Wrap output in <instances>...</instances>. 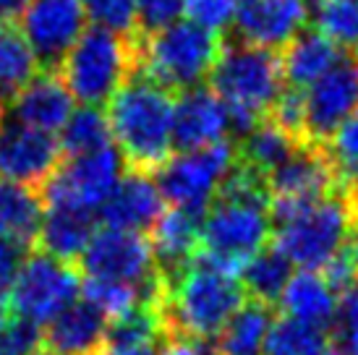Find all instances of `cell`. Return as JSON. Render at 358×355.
Instances as JSON below:
<instances>
[{
  "mask_svg": "<svg viewBox=\"0 0 358 355\" xmlns=\"http://www.w3.org/2000/svg\"><path fill=\"white\" fill-rule=\"evenodd\" d=\"M269 236L272 217L264 178L238 162L222 183L217 198L201 215L199 256L225 272L241 275L243 264L267 248Z\"/></svg>",
  "mask_w": 358,
  "mask_h": 355,
  "instance_id": "6da1fadb",
  "label": "cell"
},
{
  "mask_svg": "<svg viewBox=\"0 0 358 355\" xmlns=\"http://www.w3.org/2000/svg\"><path fill=\"white\" fill-rule=\"evenodd\" d=\"M243 303L246 293L238 275L196 254L189 266L165 280L159 316L165 335L212 342Z\"/></svg>",
  "mask_w": 358,
  "mask_h": 355,
  "instance_id": "7a4b0ae2",
  "label": "cell"
},
{
  "mask_svg": "<svg viewBox=\"0 0 358 355\" xmlns=\"http://www.w3.org/2000/svg\"><path fill=\"white\" fill-rule=\"evenodd\" d=\"M275 248L290 266L322 272L350 246L358 227L353 198L343 191L306 201H269Z\"/></svg>",
  "mask_w": 358,
  "mask_h": 355,
  "instance_id": "3957f363",
  "label": "cell"
},
{
  "mask_svg": "<svg viewBox=\"0 0 358 355\" xmlns=\"http://www.w3.org/2000/svg\"><path fill=\"white\" fill-rule=\"evenodd\" d=\"M176 97L144 73L134 71L108 102L110 133L126 168L157 173L173 157Z\"/></svg>",
  "mask_w": 358,
  "mask_h": 355,
  "instance_id": "277c9868",
  "label": "cell"
},
{
  "mask_svg": "<svg viewBox=\"0 0 358 355\" xmlns=\"http://www.w3.org/2000/svg\"><path fill=\"white\" fill-rule=\"evenodd\" d=\"M209 84L228 108L230 129L241 136L269 118L285 89L278 55L243 42L222 45V52L209 73Z\"/></svg>",
  "mask_w": 358,
  "mask_h": 355,
  "instance_id": "5b68a950",
  "label": "cell"
},
{
  "mask_svg": "<svg viewBox=\"0 0 358 355\" xmlns=\"http://www.w3.org/2000/svg\"><path fill=\"white\" fill-rule=\"evenodd\" d=\"M136 71L168 92H186L209 79L222 52L217 31L180 19L155 34H136Z\"/></svg>",
  "mask_w": 358,
  "mask_h": 355,
  "instance_id": "8992f818",
  "label": "cell"
},
{
  "mask_svg": "<svg viewBox=\"0 0 358 355\" xmlns=\"http://www.w3.org/2000/svg\"><path fill=\"white\" fill-rule=\"evenodd\" d=\"M136 71L134 37H120L100 27H90L58 66V79L81 105L100 108L113 99Z\"/></svg>",
  "mask_w": 358,
  "mask_h": 355,
  "instance_id": "52a82bcc",
  "label": "cell"
},
{
  "mask_svg": "<svg viewBox=\"0 0 358 355\" xmlns=\"http://www.w3.org/2000/svg\"><path fill=\"white\" fill-rule=\"evenodd\" d=\"M238 165L236 147L217 144V147L178 152L157 170L155 183L159 188L162 201L170 209H183L191 215H204L209 204L217 198L222 183Z\"/></svg>",
  "mask_w": 358,
  "mask_h": 355,
  "instance_id": "ba28073f",
  "label": "cell"
},
{
  "mask_svg": "<svg viewBox=\"0 0 358 355\" xmlns=\"http://www.w3.org/2000/svg\"><path fill=\"white\" fill-rule=\"evenodd\" d=\"M81 298V277L66 261L31 254L24 259L8 296L10 314L34 326L50 324L58 314Z\"/></svg>",
  "mask_w": 358,
  "mask_h": 355,
  "instance_id": "9c48e42d",
  "label": "cell"
},
{
  "mask_svg": "<svg viewBox=\"0 0 358 355\" xmlns=\"http://www.w3.org/2000/svg\"><path fill=\"white\" fill-rule=\"evenodd\" d=\"M126 173V162L113 144L97 152L63 157L50 180L40 188L45 207H69L97 215Z\"/></svg>",
  "mask_w": 358,
  "mask_h": 355,
  "instance_id": "30bf717a",
  "label": "cell"
},
{
  "mask_svg": "<svg viewBox=\"0 0 358 355\" xmlns=\"http://www.w3.org/2000/svg\"><path fill=\"white\" fill-rule=\"evenodd\" d=\"M87 280H105L150 290L162 280L150 238L144 233L102 227L79 256Z\"/></svg>",
  "mask_w": 358,
  "mask_h": 355,
  "instance_id": "8fae6325",
  "label": "cell"
},
{
  "mask_svg": "<svg viewBox=\"0 0 358 355\" xmlns=\"http://www.w3.org/2000/svg\"><path fill=\"white\" fill-rule=\"evenodd\" d=\"M358 110V55L345 52L303 92V141L324 147Z\"/></svg>",
  "mask_w": 358,
  "mask_h": 355,
  "instance_id": "7c38bea8",
  "label": "cell"
},
{
  "mask_svg": "<svg viewBox=\"0 0 358 355\" xmlns=\"http://www.w3.org/2000/svg\"><path fill=\"white\" fill-rule=\"evenodd\" d=\"M87 31L81 0H31L21 16V34L29 42L42 71L55 73L69 50Z\"/></svg>",
  "mask_w": 358,
  "mask_h": 355,
  "instance_id": "4fadbf2b",
  "label": "cell"
},
{
  "mask_svg": "<svg viewBox=\"0 0 358 355\" xmlns=\"http://www.w3.org/2000/svg\"><path fill=\"white\" fill-rule=\"evenodd\" d=\"M63 162L58 138L24 129L3 115L0 120V180L42 188Z\"/></svg>",
  "mask_w": 358,
  "mask_h": 355,
  "instance_id": "5bb4252c",
  "label": "cell"
},
{
  "mask_svg": "<svg viewBox=\"0 0 358 355\" xmlns=\"http://www.w3.org/2000/svg\"><path fill=\"white\" fill-rule=\"evenodd\" d=\"M306 21L308 6L303 0H238L233 34L236 42L272 52L299 37Z\"/></svg>",
  "mask_w": 358,
  "mask_h": 355,
  "instance_id": "9a60e30c",
  "label": "cell"
},
{
  "mask_svg": "<svg viewBox=\"0 0 358 355\" xmlns=\"http://www.w3.org/2000/svg\"><path fill=\"white\" fill-rule=\"evenodd\" d=\"M230 115L222 99L207 87L180 92L173 110V149L194 152L225 144L230 133Z\"/></svg>",
  "mask_w": 358,
  "mask_h": 355,
  "instance_id": "2e32d148",
  "label": "cell"
},
{
  "mask_svg": "<svg viewBox=\"0 0 358 355\" xmlns=\"http://www.w3.org/2000/svg\"><path fill=\"white\" fill-rule=\"evenodd\" d=\"M269 201H306L340 191L335 170L322 147L299 144L264 178Z\"/></svg>",
  "mask_w": 358,
  "mask_h": 355,
  "instance_id": "e0dca14e",
  "label": "cell"
},
{
  "mask_svg": "<svg viewBox=\"0 0 358 355\" xmlns=\"http://www.w3.org/2000/svg\"><path fill=\"white\" fill-rule=\"evenodd\" d=\"M165 212V201L159 196V188L150 173L129 170L120 175L118 186L113 188L108 201L102 204L100 217L105 227L113 230H129V233H144Z\"/></svg>",
  "mask_w": 358,
  "mask_h": 355,
  "instance_id": "ac0fdd59",
  "label": "cell"
},
{
  "mask_svg": "<svg viewBox=\"0 0 358 355\" xmlns=\"http://www.w3.org/2000/svg\"><path fill=\"white\" fill-rule=\"evenodd\" d=\"M73 113V97L63 87L58 73L42 71L37 79L27 84L6 108V118L24 129H34L42 133H55L66 126Z\"/></svg>",
  "mask_w": 358,
  "mask_h": 355,
  "instance_id": "d6986e66",
  "label": "cell"
},
{
  "mask_svg": "<svg viewBox=\"0 0 358 355\" xmlns=\"http://www.w3.org/2000/svg\"><path fill=\"white\" fill-rule=\"evenodd\" d=\"M108 319L76 300L42 326V355H97L108 345Z\"/></svg>",
  "mask_w": 358,
  "mask_h": 355,
  "instance_id": "ffe728a7",
  "label": "cell"
},
{
  "mask_svg": "<svg viewBox=\"0 0 358 355\" xmlns=\"http://www.w3.org/2000/svg\"><path fill=\"white\" fill-rule=\"evenodd\" d=\"M278 303L285 311V319L319 329V332H327L335 308H338V293L332 290L322 272L299 269L290 275Z\"/></svg>",
  "mask_w": 358,
  "mask_h": 355,
  "instance_id": "44dd1931",
  "label": "cell"
},
{
  "mask_svg": "<svg viewBox=\"0 0 358 355\" xmlns=\"http://www.w3.org/2000/svg\"><path fill=\"white\" fill-rule=\"evenodd\" d=\"M199 215H191L183 209H168L152 225V251L157 259L162 277L178 275L183 266H189L199 254Z\"/></svg>",
  "mask_w": 358,
  "mask_h": 355,
  "instance_id": "7402d4cb",
  "label": "cell"
},
{
  "mask_svg": "<svg viewBox=\"0 0 358 355\" xmlns=\"http://www.w3.org/2000/svg\"><path fill=\"white\" fill-rule=\"evenodd\" d=\"M343 55L345 50L338 48L327 34H322L319 29H303L282 48V58H280L282 81L290 89L303 92L317 79H322Z\"/></svg>",
  "mask_w": 358,
  "mask_h": 355,
  "instance_id": "603a6c76",
  "label": "cell"
},
{
  "mask_svg": "<svg viewBox=\"0 0 358 355\" xmlns=\"http://www.w3.org/2000/svg\"><path fill=\"white\" fill-rule=\"evenodd\" d=\"M45 217V198L40 188L0 180V243L27 248L37 243Z\"/></svg>",
  "mask_w": 358,
  "mask_h": 355,
  "instance_id": "cb8c5ba5",
  "label": "cell"
},
{
  "mask_svg": "<svg viewBox=\"0 0 358 355\" xmlns=\"http://www.w3.org/2000/svg\"><path fill=\"white\" fill-rule=\"evenodd\" d=\"M94 215L69 207H45V217L40 225V251L58 261H73L90 246L94 230Z\"/></svg>",
  "mask_w": 358,
  "mask_h": 355,
  "instance_id": "d4e9b609",
  "label": "cell"
},
{
  "mask_svg": "<svg viewBox=\"0 0 358 355\" xmlns=\"http://www.w3.org/2000/svg\"><path fill=\"white\" fill-rule=\"evenodd\" d=\"M275 324V311L264 303L249 300L236 311L212 347L215 355H262L269 329Z\"/></svg>",
  "mask_w": 358,
  "mask_h": 355,
  "instance_id": "484cf974",
  "label": "cell"
},
{
  "mask_svg": "<svg viewBox=\"0 0 358 355\" xmlns=\"http://www.w3.org/2000/svg\"><path fill=\"white\" fill-rule=\"evenodd\" d=\"M42 73L27 37L13 24H0V108Z\"/></svg>",
  "mask_w": 358,
  "mask_h": 355,
  "instance_id": "4316f807",
  "label": "cell"
},
{
  "mask_svg": "<svg viewBox=\"0 0 358 355\" xmlns=\"http://www.w3.org/2000/svg\"><path fill=\"white\" fill-rule=\"evenodd\" d=\"M299 144L303 141L282 131L275 120L264 118L249 133H243L241 144L236 147V154L243 168H249L259 178H267Z\"/></svg>",
  "mask_w": 358,
  "mask_h": 355,
  "instance_id": "83f0119b",
  "label": "cell"
},
{
  "mask_svg": "<svg viewBox=\"0 0 358 355\" xmlns=\"http://www.w3.org/2000/svg\"><path fill=\"white\" fill-rule=\"evenodd\" d=\"M290 275L293 272H290L288 259L282 256L275 246H267L243 264L238 280L241 285H243V293H249L251 300L272 308L280 300V296H282Z\"/></svg>",
  "mask_w": 358,
  "mask_h": 355,
  "instance_id": "f1b7e54d",
  "label": "cell"
},
{
  "mask_svg": "<svg viewBox=\"0 0 358 355\" xmlns=\"http://www.w3.org/2000/svg\"><path fill=\"white\" fill-rule=\"evenodd\" d=\"M58 144L63 157H76V154L110 147L113 133H110L108 113L102 108H90V105L76 108L66 120V126L60 129Z\"/></svg>",
  "mask_w": 358,
  "mask_h": 355,
  "instance_id": "f546056e",
  "label": "cell"
},
{
  "mask_svg": "<svg viewBox=\"0 0 358 355\" xmlns=\"http://www.w3.org/2000/svg\"><path fill=\"white\" fill-rule=\"evenodd\" d=\"M324 154H327L329 165L335 170V180L338 188L345 196H358V110L350 115L335 136L324 144Z\"/></svg>",
  "mask_w": 358,
  "mask_h": 355,
  "instance_id": "4dcf8cb0",
  "label": "cell"
},
{
  "mask_svg": "<svg viewBox=\"0 0 358 355\" xmlns=\"http://www.w3.org/2000/svg\"><path fill=\"white\" fill-rule=\"evenodd\" d=\"M267 355H327V337L319 329L303 326L290 319H275L269 329Z\"/></svg>",
  "mask_w": 358,
  "mask_h": 355,
  "instance_id": "1f68e13d",
  "label": "cell"
},
{
  "mask_svg": "<svg viewBox=\"0 0 358 355\" xmlns=\"http://www.w3.org/2000/svg\"><path fill=\"white\" fill-rule=\"evenodd\" d=\"M314 13L322 34L345 52H358V0H319Z\"/></svg>",
  "mask_w": 358,
  "mask_h": 355,
  "instance_id": "d6a6232c",
  "label": "cell"
},
{
  "mask_svg": "<svg viewBox=\"0 0 358 355\" xmlns=\"http://www.w3.org/2000/svg\"><path fill=\"white\" fill-rule=\"evenodd\" d=\"M87 21L120 37H136V0H81Z\"/></svg>",
  "mask_w": 358,
  "mask_h": 355,
  "instance_id": "836d02e7",
  "label": "cell"
},
{
  "mask_svg": "<svg viewBox=\"0 0 358 355\" xmlns=\"http://www.w3.org/2000/svg\"><path fill=\"white\" fill-rule=\"evenodd\" d=\"M327 332H332V350L358 355V280L338 296Z\"/></svg>",
  "mask_w": 358,
  "mask_h": 355,
  "instance_id": "e575fe53",
  "label": "cell"
},
{
  "mask_svg": "<svg viewBox=\"0 0 358 355\" xmlns=\"http://www.w3.org/2000/svg\"><path fill=\"white\" fill-rule=\"evenodd\" d=\"M0 355H42V329L6 316L0 321Z\"/></svg>",
  "mask_w": 358,
  "mask_h": 355,
  "instance_id": "d590c367",
  "label": "cell"
},
{
  "mask_svg": "<svg viewBox=\"0 0 358 355\" xmlns=\"http://www.w3.org/2000/svg\"><path fill=\"white\" fill-rule=\"evenodd\" d=\"M238 0H183L186 19L209 31H220L233 24Z\"/></svg>",
  "mask_w": 358,
  "mask_h": 355,
  "instance_id": "8d00e7d4",
  "label": "cell"
},
{
  "mask_svg": "<svg viewBox=\"0 0 358 355\" xmlns=\"http://www.w3.org/2000/svg\"><path fill=\"white\" fill-rule=\"evenodd\" d=\"M183 16V0H136L139 34H155Z\"/></svg>",
  "mask_w": 358,
  "mask_h": 355,
  "instance_id": "74e56055",
  "label": "cell"
},
{
  "mask_svg": "<svg viewBox=\"0 0 358 355\" xmlns=\"http://www.w3.org/2000/svg\"><path fill=\"white\" fill-rule=\"evenodd\" d=\"M24 251H27V248L13 246V243H0V311H6V306H8L13 280L19 275L24 259H27Z\"/></svg>",
  "mask_w": 358,
  "mask_h": 355,
  "instance_id": "f35d334b",
  "label": "cell"
},
{
  "mask_svg": "<svg viewBox=\"0 0 358 355\" xmlns=\"http://www.w3.org/2000/svg\"><path fill=\"white\" fill-rule=\"evenodd\" d=\"M155 355H215L212 345L207 342H196V340H183V337H170L162 345V350Z\"/></svg>",
  "mask_w": 358,
  "mask_h": 355,
  "instance_id": "ab89813d",
  "label": "cell"
},
{
  "mask_svg": "<svg viewBox=\"0 0 358 355\" xmlns=\"http://www.w3.org/2000/svg\"><path fill=\"white\" fill-rule=\"evenodd\" d=\"M29 6L31 0H0V24H13L27 13Z\"/></svg>",
  "mask_w": 358,
  "mask_h": 355,
  "instance_id": "60d3db41",
  "label": "cell"
},
{
  "mask_svg": "<svg viewBox=\"0 0 358 355\" xmlns=\"http://www.w3.org/2000/svg\"><path fill=\"white\" fill-rule=\"evenodd\" d=\"M97 355H155V347H123V345H105Z\"/></svg>",
  "mask_w": 358,
  "mask_h": 355,
  "instance_id": "b9f144b4",
  "label": "cell"
},
{
  "mask_svg": "<svg viewBox=\"0 0 358 355\" xmlns=\"http://www.w3.org/2000/svg\"><path fill=\"white\" fill-rule=\"evenodd\" d=\"M350 256H353V261H356V269H358V227L356 233H353V238H350Z\"/></svg>",
  "mask_w": 358,
  "mask_h": 355,
  "instance_id": "7bdbcfd3",
  "label": "cell"
},
{
  "mask_svg": "<svg viewBox=\"0 0 358 355\" xmlns=\"http://www.w3.org/2000/svg\"><path fill=\"white\" fill-rule=\"evenodd\" d=\"M327 355H353V353H340V350H327Z\"/></svg>",
  "mask_w": 358,
  "mask_h": 355,
  "instance_id": "ee69618b",
  "label": "cell"
},
{
  "mask_svg": "<svg viewBox=\"0 0 358 355\" xmlns=\"http://www.w3.org/2000/svg\"><path fill=\"white\" fill-rule=\"evenodd\" d=\"M353 207H356V215H358V196L353 198Z\"/></svg>",
  "mask_w": 358,
  "mask_h": 355,
  "instance_id": "f6af8a7d",
  "label": "cell"
},
{
  "mask_svg": "<svg viewBox=\"0 0 358 355\" xmlns=\"http://www.w3.org/2000/svg\"><path fill=\"white\" fill-rule=\"evenodd\" d=\"M3 115H6V108H0V120H3Z\"/></svg>",
  "mask_w": 358,
  "mask_h": 355,
  "instance_id": "bcb514c9",
  "label": "cell"
},
{
  "mask_svg": "<svg viewBox=\"0 0 358 355\" xmlns=\"http://www.w3.org/2000/svg\"><path fill=\"white\" fill-rule=\"evenodd\" d=\"M3 319H6V311H0V321H3Z\"/></svg>",
  "mask_w": 358,
  "mask_h": 355,
  "instance_id": "7dc6e473",
  "label": "cell"
},
{
  "mask_svg": "<svg viewBox=\"0 0 358 355\" xmlns=\"http://www.w3.org/2000/svg\"><path fill=\"white\" fill-rule=\"evenodd\" d=\"M303 3H319V0H303Z\"/></svg>",
  "mask_w": 358,
  "mask_h": 355,
  "instance_id": "c3c4849f",
  "label": "cell"
}]
</instances>
